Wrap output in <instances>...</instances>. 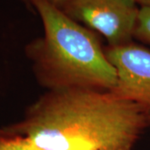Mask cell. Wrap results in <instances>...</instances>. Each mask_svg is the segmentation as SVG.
Listing matches in <instances>:
<instances>
[{
    "instance_id": "obj_1",
    "label": "cell",
    "mask_w": 150,
    "mask_h": 150,
    "mask_svg": "<svg viewBox=\"0 0 150 150\" xmlns=\"http://www.w3.org/2000/svg\"><path fill=\"white\" fill-rule=\"evenodd\" d=\"M150 127V109L112 91L50 90L16 123L3 127L38 146L59 150H133Z\"/></svg>"
},
{
    "instance_id": "obj_2",
    "label": "cell",
    "mask_w": 150,
    "mask_h": 150,
    "mask_svg": "<svg viewBox=\"0 0 150 150\" xmlns=\"http://www.w3.org/2000/svg\"><path fill=\"white\" fill-rule=\"evenodd\" d=\"M42 19L43 37L25 48L34 77L50 90L91 88L111 91L117 72L96 35L48 0H29Z\"/></svg>"
},
{
    "instance_id": "obj_3",
    "label": "cell",
    "mask_w": 150,
    "mask_h": 150,
    "mask_svg": "<svg viewBox=\"0 0 150 150\" xmlns=\"http://www.w3.org/2000/svg\"><path fill=\"white\" fill-rule=\"evenodd\" d=\"M60 9L102 34L114 48L133 42L140 8L134 0H71Z\"/></svg>"
},
{
    "instance_id": "obj_4",
    "label": "cell",
    "mask_w": 150,
    "mask_h": 150,
    "mask_svg": "<svg viewBox=\"0 0 150 150\" xmlns=\"http://www.w3.org/2000/svg\"><path fill=\"white\" fill-rule=\"evenodd\" d=\"M108 59L117 72L111 91L150 109V51L134 42L105 48Z\"/></svg>"
},
{
    "instance_id": "obj_5",
    "label": "cell",
    "mask_w": 150,
    "mask_h": 150,
    "mask_svg": "<svg viewBox=\"0 0 150 150\" xmlns=\"http://www.w3.org/2000/svg\"><path fill=\"white\" fill-rule=\"evenodd\" d=\"M0 150H59L38 146L20 135L10 134L0 128Z\"/></svg>"
},
{
    "instance_id": "obj_6",
    "label": "cell",
    "mask_w": 150,
    "mask_h": 150,
    "mask_svg": "<svg viewBox=\"0 0 150 150\" xmlns=\"http://www.w3.org/2000/svg\"><path fill=\"white\" fill-rule=\"evenodd\" d=\"M134 38L150 47V8L149 7L140 8Z\"/></svg>"
},
{
    "instance_id": "obj_7",
    "label": "cell",
    "mask_w": 150,
    "mask_h": 150,
    "mask_svg": "<svg viewBox=\"0 0 150 150\" xmlns=\"http://www.w3.org/2000/svg\"><path fill=\"white\" fill-rule=\"evenodd\" d=\"M48 1L54 6L58 7L59 8H62L66 4H68L71 0H48Z\"/></svg>"
},
{
    "instance_id": "obj_8",
    "label": "cell",
    "mask_w": 150,
    "mask_h": 150,
    "mask_svg": "<svg viewBox=\"0 0 150 150\" xmlns=\"http://www.w3.org/2000/svg\"><path fill=\"white\" fill-rule=\"evenodd\" d=\"M137 4H140L141 7L150 8V0H134Z\"/></svg>"
},
{
    "instance_id": "obj_9",
    "label": "cell",
    "mask_w": 150,
    "mask_h": 150,
    "mask_svg": "<svg viewBox=\"0 0 150 150\" xmlns=\"http://www.w3.org/2000/svg\"><path fill=\"white\" fill-rule=\"evenodd\" d=\"M22 2L25 4V5L27 6L28 8H29V9H33L32 6H31V4H30V2H29V0H21Z\"/></svg>"
}]
</instances>
